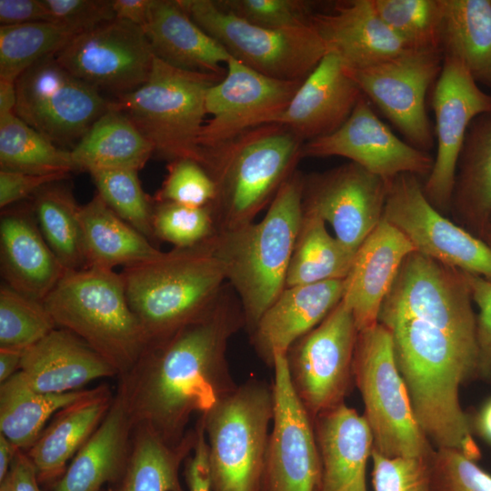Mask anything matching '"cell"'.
Segmentation results:
<instances>
[{"label":"cell","mask_w":491,"mask_h":491,"mask_svg":"<svg viewBox=\"0 0 491 491\" xmlns=\"http://www.w3.org/2000/svg\"><path fill=\"white\" fill-rule=\"evenodd\" d=\"M273 416L272 385L256 378L200 415L212 491H262Z\"/></svg>","instance_id":"obj_8"},{"label":"cell","mask_w":491,"mask_h":491,"mask_svg":"<svg viewBox=\"0 0 491 491\" xmlns=\"http://www.w3.org/2000/svg\"><path fill=\"white\" fill-rule=\"evenodd\" d=\"M414 251L406 235L383 218L361 244L345 278L342 298L358 331L378 323L381 306L398 270Z\"/></svg>","instance_id":"obj_25"},{"label":"cell","mask_w":491,"mask_h":491,"mask_svg":"<svg viewBox=\"0 0 491 491\" xmlns=\"http://www.w3.org/2000/svg\"><path fill=\"white\" fill-rule=\"evenodd\" d=\"M304 180L296 170L280 187L261 221L217 231L211 237L213 253L241 303L248 334L286 288L303 217Z\"/></svg>","instance_id":"obj_3"},{"label":"cell","mask_w":491,"mask_h":491,"mask_svg":"<svg viewBox=\"0 0 491 491\" xmlns=\"http://www.w3.org/2000/svg\"><path fill=\"white\" fill-rule=\"evenodd\" d=\"M383 219L402 232L416 251L491 281L489 246L438 211L418 176L401 174L388 181Z\"/></svg>","instance_id":"obj_14"},{"label":"cell","mask_w":491,"mask_h":491,"mask_svg":"<svg viewBox=\"0 0 491 491\" xmlns=\"http://www.w3.org/2000/svg\"><path fill=\"white\" fill-rule=\"evenodd\" d=\"M372 3L382 20L408 48L441 51L445 0H372Z\"/></svg>","instance_id":"obj_42"},{"label":"cell","mask_w":491,"mask_h":491,"mask_svg":"<svg viewBox=\"0 0 491 491\" xmlns=\"http://www.w3.org/2000/svg\"><path fill=\"white\" fill-rule=\"evenodd\" d=\"M245 320L228 283L200 317L168 337L148 344L116 392L135 426L169 445L178 444L194 413L205 414L237 386L226 360L230 338Z\"/></svg>","instance_id":"obj_1"},{"label":"cell","mask_w":491,"mask_h":491,"mask_svg":"<svg viewBox=\"0 0 491 491\" xmlns=\"http://www.w3.org/2000/svg\"><path fill=\"white\" fill-rule=\"evenodd\" d=\"M190 17L220 43L231 57L265 75L303 81L326 53L310 25L270 29L220 8L215 0H179Z\"/></svg>","instance_id":"obj_10"},{"label":"cell","mask_w":491,"mask_h":491,"mask_svg":"<svg viewBox=\"0 0 491 491\" xmlns=\"http://www.w3.org/2000/svg\"><path fill=\"white\" fill-rule=\"evenodd\" d=\"M68 178V174L31 175L0 170V207L29 200L45 185Z\"/></svg>","instance_id":"obj_52"},{"label":"cell","mask_w":491,"mask_h":491,"mask_svg":"<svg viewBox=\"0 0 491 491\" xmlns=\"http://www.w3.org/2000/svg\"><path fill=\"white\" fill-rule=\"evenodd\" d=\"M302 156L346 157L386 181L401 174L427 176L434 164L427 152L396 136L365 95L338 129L306 142Z\"/></svg>","instance_id":"obj_21"},{"label":"cell","mask_w":491,"mask_h":491,"mask_svg":"<svg viewBox=\"0 0 491 491\" xmlns=\"http://www.w3.org/2000/svg\"><path fill=\"white\" fill-rule=\"evenodd\" d=\"M75 171L105 169L139 171L154 155V148L131 120L110 107L70 149Z\"/></svg>","instance_id":"obj_35"},{"label":"cell","mask_w":491,"mask_h":491,"mask_svg":"<svg viewBox=\"0 0 491 491\" xmlns=\"http://www.w3.org/2000/svg\"><path fill=\"white\" fill-rule=\"evenodd\" d=\"M16 100L15 82L0 79V116L15 114Z\"/></svg>","instance_id":"obj_58"},{"label":"cell","mask_w":491,"mask_h":491,"mask_svg":"<svg viewBox=\"0 0 491 491\" xmlns=\"http://www.w3.org/2000/svg\"><path fill=\"white\" fill-rule=\"evenodd\" d=\"M388 181L349 162L305 176L303 208L316 213L356 253L383 218Z\"/></svg>","instance_id":"obj_20"},{"label":"cell","mask_w":491,"mask_h":491,"mask_svg":"<svg viewBox=\"0 0 491 491\" xmlns=\"http://www.w3.org/2000/svg\"><path fill=\"white\" fill-rule=\"evenodd\" d=\"M55 57L75 76L112 99L146 82L155 55L143 27L115 18L77 35Z\"/></svg>","instance_id":"obj_16"},{"label":"cell","mask_w":491,"mask_h":491,"mask_svg":"<svg viewBox=\"0 0 491 491\" xmlns=\"http://www.w3.org/2000/svg\"><path fill=\"white\" fill-rule=\"evenodd\" d=\"M38 227L66 270L86 268L80 209L67 178L49 183L30 199Z\"/></svg>","instance_id":"obj_38"},{"label":"cell","mask_w":491,"mask_h":491,"mask_svg":"<svg viewBox=\"0 0 491 491\" xmlns=\"http://www.w3.org/2000/svg\"><path fill=\"white\" fill-rule=\"evenodd\" d=\"M363 95L341 59L326 52L275 124L288 127L307 142L338 129Z\"/></svg>","instance_id":"obj_22"},{"label":"cell","mask_w":491,"mask_h":491,"mask_svg":"<svg viewBox=\"0 0 491 491\" xmlns=\"http://www.w3.org/2000/svg\"><path fill=\"white\" fill-rule=\"evenodd\" d=\"M80 221L86 267L114 270L153 259L163 252L117 215L95 194L81 205Z\"/></svg>","instance_id":"obj_34"},{"label":"cell","mask_w":491,"mask_h":491,"mask_svg":"<svg viewBox=\"0 0 491 491\" xmlns=\"http://www.w3.org/2000/svg\"><path fill=\"white\" fill-rule=\"evenodd\" d=\"M0 491H13L11 485L6 477L0 481Z\"/></svg>","instance_id":"obj_62"},{"label":"cell","mask_w":491,"mask_h":491,"mask_svg":"<svg viewBox=\"0 0 491 491\" xmlns=\"http://www.w3.org/2000/svg\"><path fill=\"white\" fill-rule=\"evenodd\" d=\"M463 271L417 251L403 261L378 321L417 319L476 345V313Z\"/></svg>","instance_id":"obj_12"},{"label":"cell","mask_w":491,"mask_h":491,"mask_svg":"<svg viewBox=\"0 0 491 491\" xmlns=\"http://www.w3.org/2000/svg\"><path fill=\"white\" fill-rule=\"evenodd\" d=\"M321 463L317 491H367L374 440L364 416L342 403L314 419Z\"/></svg>","instance_id":"obj_27"},{"label":"cell","mask_w":491,"mask_h":491,"mask_svg":"<svg viewBox=\"0 0 491 491\" xmlns=\"http://www.w3.org/2000/svg\"><path fill=\"white\" fill-rule=\"evenodd\" d=\"M154 55L174 67L224 76L231 55L187 14L179 0H153L143 27Z\"/></svg>","instance_id":"obj_29"},{"label":"cell","mask_w":491,"mask_h":491,"mask_svg":"<svg viewBox=\"0 0 491 491\" xmlns=\"http://www.w3.org/2000/svg\"><path fill=\"white\" fill-rule=\"evenodd\" d=\"M353 376L373 436V450L387 457L428 458L434 449L416 422L391 334L383 325L358 331Z\"/></svg>","instance_id":"obj_9"},{"label":"cell","mask_w":491,"mask_h":491,"mask_svg":"<svg viewBox=\"0 0 491 491\" xmlns=\"http://www.w3.org/2000/svg\"><path fill=\"white\" fill-rule=\"evenodd\" d=\"M476 313L477 376L491 378V281L465 273Z\"/></svg>","instance_id":"obj_51"},{"label":"cell","mask_w":491,"mask_h":491,"mask_svg":"<svg viewBox=\"0 0 491 491\" xmlns=\"http://www.w3.org/2000/svg\"><path fill=\"white\" fill-rule=\"evenodd\" d=\"M153 0H113L116 19L144 27L148 20Z\"/></svg>","instance_id":"obj_56"},{"label":"cell","mask_w":491,"mask_h":491,"mask_svg":"<svg viewBox=\"0 0 491 491\" xmlns=\"http://www.w3.org/2000/svg\"><path fill=\"white\" fill-rule=\"evenodd\" d=\"M442 65L441 51L409 48L375 65L347 71L363 95L377 105L406 142L427 152L434 145V136L426 97Z\"/></svg>","instance_id":"obj_15"},{"label":"cell","mask_w":491,"mask_h":491,"mask_svg":"<svg viewBox=\"0 0 491 491\" xmlns=\"http://www.w3.org/2000/svg\"><path fill=\"white\" fill-rule=\"evenodd\" d=\"M475 426L480 436L491 443V399L480 409L476 418Z\"/></svg>","instance_id":"obj_60"},{"label":"cell","mask_w":491,"mask_h":491,"mask_svg":"<svg viewBox=\"0 0 491 491\" xmlns=\"http://www.w3.org/2000/svg\"><path fill=\"white\" fill-rule=\"evenodd\" d=\"M428 458L387 457L373 450V490L431 491Z\"/></svg>","instance_id":"obj_49"},{"label":"cell","mask_w":491,"mask_h":491,"mask_svg":"<svg viewBox=\"0 0 491 491\" xmlns=\"http://www.w3.org/2000/svg\"><path fill=\"white\" fill-rule=\"evenodd\" d=\"M15 115L60 147L71 149L111 99L66 70L55 55L26 69L15 81Z\"/></svg>","instance_id":"obj_11"},{"label":"cell","mask_w":491,"mask_h":491,"mask_svg":"<svg viewBox=\"0 0 491 491\" xmlns=\"http://www.w3.org/2000/svg\"><path fill=\"white\" fill-rule=\"evenodd\" d=\"M113 398L110 387L103 384L55 414L38 439L25 451L40 483H55L64 474L67 462L106 415Z\"/></svg>","instance_id":"obj_31"},{"label":"cell","mask_w":491,"mask_h":491,"mask_svg":"<svg viewBox=\"0 0 491 491\" xmlns=\"http://www.w3.org/2000/svg\"><path fill=\"white\" fill-rule=\"evenodd\" d=\"M20 371L34 390L45 394L80 390L95 379L118 376L85 341L62 327L24 350Z\"/></svg>","instance_id":"obj_28"},{"label":"cell","mask_w":491,"mask_h":491,"mask_svg":"<svg viewBox=\"0 0 491 491\" xmlns=\"http://www.w3.org/2000/svg\"><path fill=\"white\" fill-rule=\"evenodd\" d=\"M305 143L288 127L268 124L202 149V166L215 185L208 207L217 231L254 222L296 171Z\"/></svg>","instance_id":"obj_4"},{"label":"cell","mask_w":491,"mask_h":491,"mask_svg":"<svg viewBox=\"0 0 491 491\" xmlns=\"http://www.w3.org/2000/svg\"><path fill=\"white\" fill-rule=\"evenodd\" d=\"M432 106L436 155L423 189L428 201L443 214L451 208L456 165L468 128L476 117L491 112V94L479 87L458 59L443 55Z\"/></svg>","instance_id":"obj_18"},{"label":"cell","mask_w":491,"mask_h":491,"mask_svg":"<svg viewBox=\"0 0 491 491\" xmlns=\"http://www.w3.org/2000/svg\"><path fill=\"white\" fill-rule=\"evenodd\" d=\"M392 336L397 368L420 428L436 448L476 460L480 450L459 401V388L477 376V346L412 318L378 322Z\"/></svg>","instance_id":"obj_2"},{"label":"cell","mask_w":491,"mask_h":491,"mask_svg":"<svg viewBox=\"0 0 491 491\" xmlns=\"http://www.w3.org/2000/svg\"><path fill=\"white\" fill-rule=\"evenodd\" d=\"M441 51L491 87V0H445Z\"/></svg>","instance_id":"obj_36"},{"label":"cell","mask_w":491,"mask_h":491,"mask_svg":"<svg viewBox=\"0 0 491 491\" xmlns=\"http://www.w3.org/2000/svg\"><path fill=\"white\" fill-rule=\"evenodd\" d=\"M195 428L197 439L193 455L189 456L185 462V481L188 491H212L208 466V446L200 417L196 422Z\"/></svg>","instance_id":"obj_53"},{"label":"cell","mask_w":491,"mask_h":491,"mask_svg":"<svg viewBox=\"0 0 491 491\" xmlns=\"http://www.w3.org/2000/svg\"><path fill=\"white\" fill-rule=\"evenodd\" d=\"M224 77V76H223ZM222 76L179 69L154 57L146 82L111 99L154 148V155L172 162H204L199 136L205 125V96Z\"/></svg>","instance_id":"obj_7"},{"label":"cell","mask_w":491,"mask_h":491,"mask_svg":"<svg viewBox=\"0 0 491 491\" xmlns=\"http://www.w3.org/2000/svg\"><path fill=\"white\" fill-rule=\"evenodd\" d=\"M286 354L274 356V416L262 491H317L321 463L314 421L295 393Z\"/></svg>","instance_id":"obj_17"},{"label":"cell","mask_w":491,"mask_h":491,"mask_svg":"<svg viewBox=\"0 0 491 491\" xmlns=\"http://www.w3.org/2000/svg\"><path fill=\"white\" fill-rule=\"evenodd\" d=\"M482 239L484 242L489 246L491 249V221L489 222L488 225L486 226L485 233L482 236Z\"/></svg>","instance_id":"obj_61"},{"label":"cell","mask_w":491,"mask_h":491,"mask_svg":"<svg viewBox=\"0 0 491 491\" xmlns=\"http://www.w3.org/2000/svg\"><path fill=\"white\" fill-rule=\"evenodd\" d=\"M232 15L258 26L286 29L310 25L313 4L304 0H215Z\"/></svg>","instance_id":"obj_46"},{"label":"cell","mask_w":491,"mask_h":491,"mask_svg":"<svg viewBox=\"0 0 491 491\" xmlns=\"http://www.w3.org/2000/svg\"><path fill=\"white\" fill-rule=\"evenodd\" d=\"M0 266L3 283L42 302L67 271L45 242L29 200L1 209Z\"/></svg>","instance_id":"obj_23"},{"label":"cell","mask_w":491,"mask_h":491,"mask_svg":"<svg viewBox=\"0 0 491 491\" xmlns=\"http://www.w3.org/2000/svg\"><path fill=\"white\" fill-rule=\"evenodd\" d=\"M91 391L92 388L63 394L40 393L28 385L19 370L0 385V434L26 451L55 413Z\"/></svg>","instance_id":"obj_37"},{"label":"cell","mask_w":491,"mask_h":491,"mask_svg":"<svg viewBox=\"0 0 491 491\" xmlns=\"http://www.w3.org/2000/svg\"><path fill=\"white\" fill-rule=\"evenodd\" d=\"M104 202L148 239L153 235L154 200L144 191L138 171L105 169L89 173Z\"/></svg>","instance_id":"obj_44"},{"label":"cell","mask_w":491,"mask_h":491,"mask_svg":"<svg viewBox=\"0 0 491 491\" xmlns=\"http://www.w3.org/2000/svg\"><path fill=\"white\" fill-rule=\"evenodd\" d=\"M450 211L459 225L482 239L491 221V112L476 117L468 128Z\"/></svg>","instance_id":"obj_32"},{"label":"cell","mask_w":491,"mask_h":491,"mask_svg":"<svg viewBox=\"0 0 491 491\" xmlns=\"http://www.w3.org/2000/svg\"><path fill=\"white\" fill-rule=\"evenodd\" d=\"M120 274L147 345L168 337L204 315L226 284L211 238L125 266Z\"/></svg>","instance_id":"obj_5"},{"label":"cell","mask_w":491,"mask_h":491,"mask_svg":"<svg viewBox=\"0 0 491 491\" xmlns=\"http://www.w3.org/2000/svg\"><path fill=\"white\" fill-rule=\"evenodd\" d=\"M0 168L31 175L75 171L70 149L58 146L15 114L0 116Z\"/></svg>","instance_id":"obj_40"},{"label":"cell","mask_w":491,"mask_h":491,"mask_svg":"<svg viewBox=\"0 0 491 491\" xmlns=\"http://www.w3.org/2000/svg\"><path fill=\"white\" fill-rule=\"evenodd\" d=\"M205 96L206 114L199 136L201 149L214 147L242 133L276 123L303 81H286L258 73L235 58Z\"/></svg>","instance_id":"obj_19"},{"label":"cell","mask_w":491,"mask_h":491,"mask_svg":"<svg viewBox=\"0 0 491 491\" xmlns=\"http://www.w3.org/2000/svg\"><path fill=\"white\" fill-rule=\"evenodd\" d=\"M355 255L328 233L326 222L316 213L303 208L286 287L345 279Z\"/></svg>","instance_id":"obj_39"},{"label":"cell","mask_w":491,"mask_h":491,"mask_svg":"<svg viewBox=\"0 0 491 491\" xmlns=\"http://www.w3.org/2000/svg\"><path fill=\"white\" fill-rule=\"evenodd\" d=\"M428 466L431 491H491V475L457 450L434 449Z\"/></svg>","instance_id":"obj_48"},{"label":"cell","mask_w":491,"mask_h":491,"mask_svg":"<svg viewBox=\"0 0 491 491\" xmlns=\"http://www.w3.org/2000/svg\"><path fill=\"white\" fill-rule=\"evenodd\" d=\"M152 225L154 237L175 248L197 246L217 232L208 205L193 207L171 202H155Z\"/></svg>","instance_id":"obj_45"},{"label":"cell","mask_w":491,"mask_h":491,"mask_svg":"<svg viewBox=\"0 0 491 491\" xmlns=\"http://www.w3.org/2000/svg\"><path fill=\"white\" fill-rule=\"evenodd\" d=\"M19 448L0 434V481L6 476Z\"/></svg>","instance_id":"obj_59"},{"label":"cell","mask_w":491,"mask_h":491,"mask_svg":"<svg viewBox=\"0 0 491 491\" xmlns=\"http://www.w3.org/2000/svg\"><path fill=\"white\" fill-rule=\"evenodd\" d=\"M5 477L8 479L13 491H41L35 469L24 450L17 451Z\"/></svg>","instance_id":"obj_55"},{"label":"cell","mask_w":491,"mask_h":491,"mask_svg":"<svg viewBox=\"0 0 491 491\" xmlns=\"http://www.w3.org/2000/svg\"><path fill=\"white\" fill-rule=\"evenodd\" d=\"M51 22L44 0H0L1 25Z\"/></svg>","instance_id":"obj_54"},{"label":"cell","mask_w":491,"mask_h":491,"mask_svg":"<svg viewBox=\"0 0 491 491\" xmlns=\"http://www.w3.org/2000/svg\"><path fill=\"white\" fill-rule=\"evenodd\" d=\"M57 326L42 301L0 286V347L25 350Z\"/></svg>","instance_id":"obj_43"},{"label":"cell","mask_w":491,"mask_h":491,"mask_svg":"<svg viewBox=\"0 0 491 491\" xmlns=\"http://www.w3.org/2000/svg\"><path fill=\"white\" fill-rule=\"evenodd\" d=\"M345 279L286 287L266 310L250 336L257 356L272 367L276 353L317 326L342 300Z\"/></svg>","instance_id":"obj_26"},{"label":"cell","mask_w":491,"mask_h":491,"mask_svg":"<svg viewBox=\"0 0 491 491\" xmlns=\"http://www.w3.org/2000/svg\"><path fill=\"white\" fill-rule=\"evenodd\" d=\"M57 327L67 329L125 374L147 346L115 270H67L43 301Z\"/></svg>","instance_id":"obj_6"},{"label":"cell","mask_w":491,"mask_h":491,"mask_svg":"<svg viewBox=\"0 0 491 491\" xmlns=\"http://www.w3.org/2000/svg\"><path fill=\"white\" fill-rule=\"evenodd\" d=\"M78 31L55 22L0 26V79L15 82L40 60L55 55Z\"/></svg>","instance_id":"obj_41"},{"label":"cell","mask_w":491,"mask_h":491,"mask_svg":"<svg viewBox=\"0 0 491 491\" xmlns=\"http://www.w3.org/2000/svg\"><path fill=\"white\" fill-rule=\"evenodd\" d=\"M51 22L83 33L115 19L113 0H44Z\"/></svg>","instance_id":"obj_50"},{"label":"cell","mask_w":491,"mask_h":491,"mask_svg":"<svg viewBox=\"0 0 491 491\" xmlns=\"http://www.w3.org/2000/svg\"><path fill=\"white\" fill-rule=\"evenodd\" d=\"M197 439L195 426L176 445H169L145 426H135L125 467L102 491H185L179 471Z\"/></svg>","instance_id":"obj_33"},{"label":"cell","mask_w":491,"mask_h":491,"mask_svg":"<svg viewBox=\"0 0 491 491\" xmlns=\"http://www.w3.org/2000/svg\"><path fill=\"white\" fill-rule=\"evenodd\" d=\"M357 335L353 315L341 300L288 349L286 357L292 387L313 421L344 403L353 376Z\"/></svg>","instance_id":"obj_13"},{"label":"cell","mask_w":491,"mask_h":491,"mask_svg":"<svg viewBox=\"0 0 491 491\" xmlns=\"http://www.w3.org/2000/svg\"><path fill=\"white\" fill-rule=\"evenodd\" d=\"M215 185L206 170L193 159L169 162L167 175L155 195V202H171L193 207L209 205Z\"/></svg>","instance_id":"obj_47"},{"label":"cell","mask_w":491,"mask_h":491,"mask_svg":"<svg viewBox=\"0 0 491 491\" xmlns=\"http://www.w3.org/2000/svg\"><path fill=\"white\" fill-rule=\"evenodd\" d=\"M135 425L115 391L106 415L76 452L52 491H102L122 475Z\"/></svg>","instance_id":"obj_30"},{"label":"cell","mask_w":491,"mask_h":491,"mask_svg":"<svg viewBox=\"0 0 491 491\" xmlns=\"http://www.w3.org/2000/svg\"><path fill=\"white\" fill-rule=\"evenodd\" d=\"M310 24L326 52L336 54L348 70L375 65L409 49L382 20L372 0L337 2L331 11H315Z\"/></svg>","instance_id":"obj_24"},{"label":"cell","mask_w":491,"mask_h":491,"mask_svg":"<svg viewBox=\"0 0 491 491\" xmlns=\"http://www.w3.org/2000/svg\"><path fill=\"white\" fill-rule=\"evenodd\" d=\"M24 350L0 347V384L20 370Z\"/></svg>","instance_id":"obj_57"}]
</instances>
